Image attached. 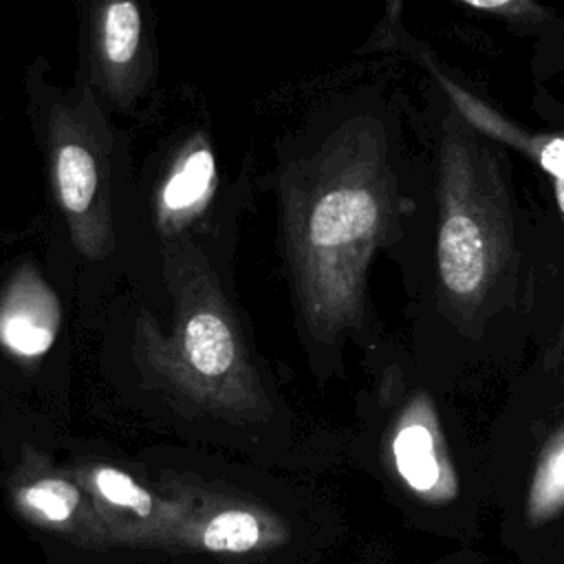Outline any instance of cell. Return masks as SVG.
I'll list each match as a JSON object with an SVG mask.
<instances>
[{
    "instance_id": "1",
    "label": "cell",
    "mask_w": 564,
    "mask_h": 564,
    "mask_svg": "<svg viewBox=\"0 0 564 564\" xmlns=\"http://www.w3.org/2000/svg\"><path fill=\"white\" fill-rule=\"evenodd\" d=\"M379 225L381 203L361 181L333 183L313 200L302 249L317 311H337L350 302L355 267L368 256Z\"/></svg>"
},
{
    "instance_id": "2",
    "label": "cell",
    "mask_w": 564,
    "mask_h": 564,
    "mask_svg": "<svg viewBox=\"0 0 564 564\" xmlns=\"http://www.w3.org/2000/svg\"><path fill=\"white\" fill-rule=\"evenodd\" d=\"M59 326V306L37 280L18 282L0 306V341L22 357L51 348Z\"/></svg>"
},
{
    "instance_id": "3",
    "label": "cell",
    "mask_w": 564,
    "mask_h": 564,
    "mask_svg": "<svg viewBox=\"0 0 564 564\" xmlns=\"http://www.w3.org/2000/svg\"><path fill=\"white\" fill-rule=\"evenodd\" d=\"M181 355L198 379L216 381L234 372L238 346L227 319L212 308L194 311L181 333Z\"/></svg>"
},
{
    "instance_id": "4",
    "label": "cell",
    "mask_w": 564,
    "mask_h": 564,
    "mask_svg": "<svg viewBox=\"0 0 564 564\" xmlns=\"http://www.w3.org/2000/svg\"><path fill=\"white\" fill-rule=\"evenodd\" d=\"M275 535L273 524L251 509H223L205 520L198 544L212 553H249L269 544Z\"/></svg>"
},
{
    "instance_id": "5",
    "label": "cell",
    "mask_w": 564,
    "mask_h": 564,
    "mask_svg": "<svg viewBox=\"0 0 564 564\" xmlns=\"http://www.w3.org/2000/svg\"><path fill=\"white\" fill-rule=\"evenodd\" d=\"M55 185L68 214L82 216L88 212L97 187V165L82 143H64L57 148Z\"/></svg>"
},
{
    "instance_id": "6",
    "label": "cell",
    "mask_w": 564,
    "mask_h": 564,
    "mask_svg": "<svg viewBox=\"0 0 564 564\" xmlns=\"http://www.w3.org/2000/svg\"><path fill=\"white\" fill-rule=\"evenodd\" d=\"M216 174L214 154L207 148H198L172 172L163 187L161 200L170 212H185L196 207L212 189Z\"/></svg>"
},
{
    "instance_id": "7",
    "label": "cell",
    "mask_w": 564,
    "mask_h": 564,
    "mask_svg": "<svg viewBox=\"0 0 564 564\" xmlns=\"http://www.w3.org/2000/svg\"><path fill=\"white\" fill-rule=\"evenodd\" d=\"M18 502L31 518L62 527L79 509V491L64 478H40L18 491Z\"/></svg>"
},
{
    "instance_id": "8",
    "label": "cell",
    "mask_w": 564,
    "mask_h": 564,
    "mask_svg": "<svg viewBox=\"0 0 564 564\" xmlns=\"http://www.w3.org/2000/svg\"><path fill=\"white\" fill-rule=\"evenodd\" d=\"M394 460L405 482L416 491H427L438 480V463L432 436L421 425L403 427L394 438Z\"/></svg>"
},
{
    "instance_id": "9",
    "label": "cell",
    "mask_w": 564,
    "mask_h": 564,
    "mask_svg": "<svg viewBox=\"0 0 564 564\" xmlns=\"http://www.w3.org/2000/svg\"><path fill=\"white\" fill-rule=\"evenodd\" d=\"M141 37V15L134 2H110L101 20V51L110 66L123 68L132 62Z\"/></svg>"
},
{
    "instance_id": "10",
    "label": "cell",
    "mask_w": 564,
    "mask_h": 564,
    "mask_svg": "<svg viewBox=\"0 0 564 564\" xmlns=\"http://www.w3.org/2000/svg\"><path fill=\"white\" fill-rule=\"evenodd\" d=\"M90 482L95 494L112 509L134 513L141 520L156 513V498L148 489H143L132 476L117 467H97L90 476Z\"/></svg>"
},
{
    "instance_id": "11",
    "label": "cell",
    "mask_w": 564,
    "mask_h": 564,
    "mask_svg": "<svg viewBox=\"0 0 564 564\" xmlns=\"http://www.w3.org/2000/svg\"><path fill=\"white\" fill-rule=\"evenodd\" d=\"M564 500V443H560L549 458L544 460L542 469L538 471L533 485V507L538 511H546Z\"/></svg>"
}]
</instances>
